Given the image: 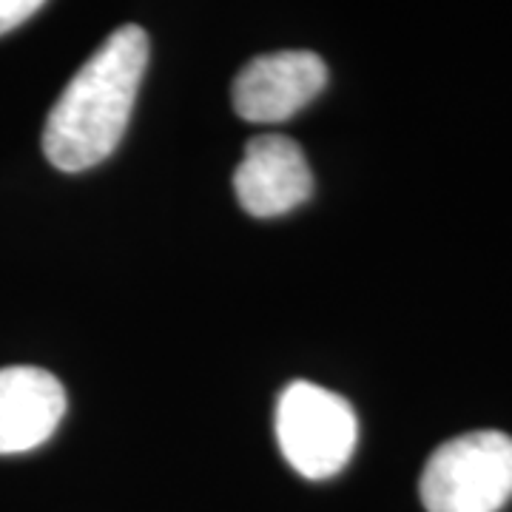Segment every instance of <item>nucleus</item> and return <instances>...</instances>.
Here are the masks:
<instances>
[{
  "label": "nucleus",
  "mask_w": 512,
  "mask_h": 512,
  "mask_svg": "<svg viewBox=\"0 0 512 512\" xmlns=\"http://www.w3.org/2000/svg\"><path fill=\"white\" fill-rule=\"evenodd\" d=\"M46 0H0V35L18 29L35 15Z\"/></svg>",
  "instance_id": "7"
},
{
  "label": "nucleus",
  "mask_w": 512,
  "mask_h": 512,
  "mask_svg": "<svg viewBox=\"0 0 512 512\" xmlns=\"http://www.w3.org/2000/svg\"><path fill=\"white\" fill-rule=\"evenodd\" d=\"M148 66V35L126 23L114 29L69 80L43 126V154L74 174L103 163L126 134Z\"/></svg>",
  "instance_id": "1"
},
{
  "label": "nucleus",
  "mask_w": 512,
  "mask_h": 512,
  "mask_svg": "<svg viewBox=\"0 0 512 512\" xmlns=\"http://www.w3.org/2000/svg\"><path fill=\"white\" fill-rule=\"evenodd\" d=\"M359 421L348 399L296 379L276 399V441L299 476L325 481L345 470L356 450Z\"/></svg>",
  "instance_id": "3"
},
{
  "label": "nucleus",
  "mask_w": 512,
  "mask_h": 512,
  "mask_svg": "<svg viewBox=\"0 0 512 512\" xmlns=\"http://www.w3.org/2000/svg\"><path fill=\"white\" fill-rule=\"evenodd\" d=\"M234 188L251 217H282L311 200V165L305 160V151L291 137L259 134L245 146L242 163L234 171Z\"/></svg>",
  "instance_id": "5"
},
{
  "label": "nucleus",
  "mask_w": 512,
  "mask_h": 512,
  "mask_svg": "<svg viewBox=\"0 0 512 512\" xmlns=\"http://www.w3.org/2000/svg\"><path fill=\"white\" fill-rule=\"evenodd\" d=\"M427 512H498L512 498V436L476 430L444 441L419 481Z\"/></svg>",
  "instance_id": "2"
},
{
  "label": "nucleus",
  "mask_w": 512,
  "mask_h": 512,
  "mask_svg": "<svg viewBox=\"0 0 512 512\" xmlns=\"http://www.w3.org/2000/svg\"><path fill=\"white\" fill-rule=\"evenodd\" d=\"M325 86L328 66L319 55L305 49L271 52L242 66L231 86V103L248 123H285L313 103Z\"/></svg>",
  "instance_id": "4"
},
{
  "label": "nucleus",
  "mask_w": 512,
  "mask_h": 512,
  "mask_svg": "<svg viewBox=\"0 0 512 512\" xmlns=\"http://www.w3.org/2000/svg\"><path fill=\"white\" fill-rule=\"evenodd\" d=\"M66 413V390L49 370L0 367V456L29 453L52 439Z\"/></svg>",
  "instance_id": "6"
}]
</instances>
